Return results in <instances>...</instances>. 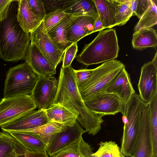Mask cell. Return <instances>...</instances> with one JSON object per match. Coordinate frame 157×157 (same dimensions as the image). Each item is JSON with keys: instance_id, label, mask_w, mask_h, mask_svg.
Returning a JSON list of instances; mask_svg holds the SVG:
<instances>
[{"instance_id": "6da1fadb", "label": "cell", "mask_w": 157, "mask_h": 157, "mask_svg": "<svg viewBox=\"0 0 157 157\" xmlns=\"http://www.w3.org/2000/svg\"><path fill=\"white\" fill-rule=\"evenodd\" d=\"M58 90L53 105H59L77 117V121L89 134L94 136L101 128L102 117L91 112L86 105L78 90L74 69L71 65L61 67Z\"/></svg>"}, {"instance_id": "7a4b0ae2", "label": "cell", "mask_w": 157, "mask_h": 157, "mask_svg": "<svg viewBox=\"0 0 157 157\" xmlns=\"http://www.w3.org/2000/svg\"><path fill=\"white\" fill-rule=\"evenodd\" d=\"M0 25V58L13 62L25 59L30 41L29 33L23 30L16 16L9 15Z\"/></svg>"}, {"instance_id": "3957f363", "label": "cell", "mask_w": 157, "mask_h": 157, "mask_svg": "<svg viewBox=\"0 0 157 157\" xmlns=\"http://www.w3.org/2000/svg\"><path fill=\"white\" fill-rule=\"evenodd\" d=\"M119 51L116 30L110 29L99 31L93 41L85 45L76 59L86 66L98 64L116 59Z\"/></svg>"}, {"instance_id": "277c9868", "label": "cell", "mask_w": 157, "mask_h": 157, "mask_svg": "<svg viewBox=\"0 0 157 157\" xmlns=\"http://www.w3.org/2000/svg\"><path fill=\"white\" fill-rule=\"evenodd\" d=\"M148 106L136 93L133 94L127 104L122 120L124 123L121 140V150L127 157H132L135 151L143 110Z\"/></svg>"}, {"instance_id": "5b68a950", "label": "cell", "mask_w": 157, "mask_h": 157, "mask_svg": "<svg viewBox=\"0 0 157 157\" xmlns=\"http://www.w3.org/2000/svg\"><path fill=\"white\" fill-rule=\"evenodd\" d=\"M124 66L121 61L114 59L105 62L93 69L90 78L78 86L83 100H86L99 93L105 92L112 80Z\"/></svg>"}, {"instance_id": "8992f818", "label": "cell", "mask_w": 157, "mask_h": 157, "mask_svg": "<svg viewBox=\"0 0 157 157\" xmlns=\"http://www.w3.org/2000/svg\"><path fill=\"white\" fill-rule=\"evenodd\" d=\"M38 78L26 62L10 68L5 82L3 98L30 95Z\"/></svg>"}, {"instance_id": "52a82bcc", "label": "cell", "mask_w": 157, "mask_h": 157, "mask_svg": "<svg viewBox=\"0 0 157 157\" xmlns=\"http://www.w3.org/2000/svg\"><path fill=\"white\" fill-rule=\"evenodd\" d=\"M36 108L30 95L3 98L0 101V127Z\"/></svg>"}, {"instance_id": "ba28073f", "label": "cell", "mask_w": 157, "mask_h": 157, "mask_svg": "<svg viewBox=\"0 0 157 157\" xmlns=\"http://www.w3.org/2000/svg\"><path fill=\"white\" fill-rule=\"evenodd\" d=\"M59 81L54 76H39L30 95L37 108L45 109L53 104L58 90Z\"/></svg>"}, {"instance_id": "9c48e42d", "label": "cell", "mask_w": 157, "mask_h": 157, "mask_svg": "<svg viewBox=\"0 0 157 157\" xmlns=\"http://www.w3.org/2000/svg\"><path fill=\"white\" fill-rule=\"evenodd\" d=\"M157 57L156 52L153 60L142 66L138 84L140 98L147 104L157 94Z\"/></svg>"}, {"instance_id": "30bf717a", "label": "cell", "mask_w": 157, "mask_h": 157, "mask_svg": "<svg viewBox=\"0 0 157 157\" xmlns=\"http://www.w3.org/2000/svg\"><path fill=\"white\" fill-rule=\"evenodd\" d=\"M29 33L31 43L37 46L52 66L56 69L62 61L64 52L59 49L52 41L47 33L44 31L43 22Z\"/></svg>"}, {"instance_id": "8fae6325", "label": "cell", "mask_w": 157, "mask_h": 157, "mask_svg": "<svg viewBox=\"0 0 157 157\" xmlns=\"http://www.w3.org/2000/svg\"><path fill=\"white\" fill-rule=\"evenodd\" d=\"M84 102L92 113L102 117L120 112L121 104L115 94L105 92L99 93Z\"/></svg>"}, {"instance_id": "7c38bea8", "label": "cell", "mask_w": 157, "mask_h": 157, "mask_svg": "<svg viewBox=\"0 0 157 157\" xmlns=\"http://www.w3.org/2000/svg\"><path fill=\"white\" fill-rule=\"evenodd\" d=\"M105 92L113 94L117 97L120 102V112L123 115L128 102L131 96L136 93L125 66L112 80Z\"/></svg>"}, {"instance_id": "4fadbf2b", "label": "cell", "mask_w": 157, "mask_h": 157, "mask_svg": "<svg viewBox=\"0 0 157 157\" xmlns=\"http://www.w3.org/2000/svg\"><path fill=\"white\" fill-rule=\"evenodd\" d=\"M49 122L44 109H39L26 113L1 127L2 131H21L33 129Z\"/></svg>"}, {"instance_id": "5bb4252c", "label": "cell", "mask_w": 157, "mask_h": 157, "mask_svg": "<svg viewBox=\"0 0 157 157\" xmlns=\"http://www.w3.org/2000/svg\"><path fill=\"white\" fill-rule=\"evenodd\" d=\"M152 151L148 106L142 112L135 151L132 157H152Z\"/></svg>"}, {"instance_id": "9a60e30c", "label": "cell", "mask_w": 157, "mask_h": 157, "mask_svg": "<svg viewBox=\"0 0 157 157\" xmlns=\"http://www.w3.org/2000/svg\"><path fill=\"white\" fill-rule=\"evenodd\" d=\"M25 62L39 76H53L56 73V69L34 44H30L25 56Z\"/></svg>"}, {"instance_id": "2e32d148", "label": "cell", "mask_w": 157, "mask_h": 157, "mask_svg": "<svg viewBox=\"0 0 157 157\" xmlns=\"http://www.w3.org/2000/svg\"><path fill=\"white\" fill-rule=\"evenodd\" d=\"M86 132L77 121L73 126L67 127L66 130L57 134L47 150L48 155L52 157L79 139Z\"/></svg>"}, {"instance_id": "e0dca14e", "label": "cell", "mask_w": 157, "mask_h": 157, "mask_svg": "<svg viewBox=\"0 0 157 157\" xmlns=\"http://www.w3.org/2000/svg\"><path fill=\"white\" fill-rule=\"evenodd\" d=\"M95 20L88 16L76 17L68 27L66 39L73 44L93 33Z\"/></svg>"}, {"instance_id": "ac0fdd59", "label": "cell", "mask_w": 157, "mask_h": 157, "mask_svg": "<svg viewBox=\"0 0 157 157\" xmlns=\"http://www.w3.org/2000/svg\"><path fill=\"white\" fill-rule=\"evenodd\" d=\"M62 9L67 14L75 17L88 16L95 20L99 17L94 0H65Z\"/></svg>"}, {"instance_id": "d6986e66", "label": "cell", "mask_w": 157, "mask_h": 157, "mask_svg": "<svg viewBox=\"0 0 157 157\" xmlns=\"http://www.w3.org/2000/svg\"><path fill=\"white\" fill-rule=\"evenodd\" d=\"M17 1L18 3L16 15L17 21L23 30L29 33L38 26L43 21L33 13L27 0Z\"/></svg>"}, {"instance_id": "ffe728a7", "label": "cell", "mask_w": 157, "mask_h": 157, "mask_svg": "<svg viewBox=\"0 0 157 157\" xmlns=\"http://www.w3.org/2000/svg\"><path fill=\"white\" fill-rule=\"evenodd\" d=\"M25 152L36 153L47 151L48 147L36 135L22 131L8 132Z\"/></svg>"}, {"instance_id": "44dd1931", "label": "cell", "mask_w": 157, "mask_h": 157, "mask_svg": "<svg viewBox=\"0 0 157 157\" xmlns=\"http://www.w3.org/2000/svg\"><path fill=\"white\" fill-rule=\"evenodd\" d=\"M76 17L67 14L58 24L47 33L54 44L60 50L64 52L72 43L66 39L67 29Z\"/></svg>"}, {"instance_id": "7402d4cb", "label": "cell", "mask_w": 157, "mask_h": 157, "mask_svg": "<svg viewBox=\"0 0 157 157\" xmlns=\"http://www.w3.org/2000/svg\"><path fill=\"white\" fill-rule=\"evenodd\" d=\"M104 29L116 25V0H94Z\"/></svg>"}, {"instance_id": "603a6c76", "label": "cell", "mask_w": 157, "mask_h": 157, "mask_svg": "<svg viewBox=\"0 0 157 157\" xmlns=\"http://www.w3.org/2000/svg\"><path fill=\"white\" fill-rule=\"evenodd\" d=\"M67 127L64 125L58 123L49 122L36 128L21 131L36 135L45 143L48 148L57 134L66 130Z\"/></svg>"}, {"instance_id": "cb8c5ba5", "label": "cell", "mask_w": 157, "mask_h": 157, "mask_svg": "<svg viewBox=\"0 0 157 157\" xmlns=\"http://www.w3.org/2000/svg\"><path fill=\"white\" fill-rule=\"evenodd\" d=\"M133 48L142 50L157 46L156 30L153 28L140 29L134 32L132 41Z\"/></svg>"}, {"instance_id": "d4e9b609", "label": "cell", "mask_w": 157, "mask_h": 157, "mask_svg": "<svg viewBox=\"0 0 157 157\" xmlns=\"http://www.w3.org/2000/svg\"><path fill=\"white\" fill-rule=\"evenodd\" d=\"M44 110L49 122H57L71 127L77 121V117L74 114L59 105H53Z\"/></svg>"}, {"instance_id": "484cf974", "label": "cell", "mask_w": 157, "mask_h": 157, "mask_svg": "<svg viewBox=\"0 0 157 157\" xmlns=\"http://www.w3.org/2000/svg\"><path fill=\"white\" fill-rule=\"evenodd\" d=\"M93 148L82 137L52 157H92Z\"/></svg>"}, {"instance_id": "4316f807", "label": "cell", "mask_w": 157, "mask_h": 157, "mask_svg": "<svg viewBox=\"0 0 157 157\" xmlns=\"http://www.w3.org/2000/svg\"><path fill=\"white\" fill-rule=\"evenodd\" d=\"M25 152L9 132H0V157H6L14 152Z\"/></svg>"}, {"instance_id": "83f0119b", "label": "cell", "mask_w": 157, "mask_h": 157, "mask_svg": "<svg viewBox=\"0 0 157 157\" xmlns=\"http://www.w3.org/2000/svg\"><path fill=\"white\" fill-rule=\"evenodd\" d=\"M157 0H151V4L135 26L134 32L143 28H151L157 24Z\"/></svg>"}, {"instance_id": "f1b7e54d", "label": "cell", "mask_w": 157, "mask_h": 157, "mask_svg": "<svg viewBox=\"0 0 157 157\" xmlns=\"http://www.w3.org/2000/svg\"><path fill=\"white\" fill-rule=\"evenodd\" d=\"M153 154H157V94L148 104Z\"/></svg>"}, {"instance_id": "f546056e", "label": "cell", "mask_w": 157, "mask_h": 157, "mask_svg": "<svg viewBox=\"0 0 157 157\" xmlns=\"http://www.w3.org/2000/svg\"><path fill=\"white\" fill-rule=\"evenodd\" d=\"M92 157H126L120 147L112 141H101L97 151L92 154Z\"/></svg>"}, {"instance_id": "4dcf8cb0", "label": "cell", "mask_w": 157, "mask_h": 157, "mask_svg": "<svg viewBox=\"0 0 157 157\" xmlns=\"http://www.w3.org/2000/svg\"><path fill=\"white\" fill-rule=\"evenodd\" d=\"M132 0H116V25H124L132 16L133 13L131 9Z\"/></svg>"}, {"instance_id": "1f68e13d", "label": "cell", "mask_w": 157, "mask_h": 157, "mask_svg": "<svg viewBox=\"0 0 157 157\" xmlns=\"http://www.w3.org/2000/svg\"><path fill=\"white\" fill-rule=\"evenodd\" d=\"M67 15L61 9H57L46 14L42 21L44 31L47 33L59 23Z\"/></svg>"}, {"instance_id": "d6a6232c", "label": "cell", "mask_w": 157, "mask_h": 157, "mask_svg": "<svg viewBox=\"0 0 157 157\" xmlns=\"http://www.w3.org/2000/svg\"><path fill=\"white\" fill-rule=\"evenodd\" d=\"M151 0H132L131 9L132 16H136L139 19L150 6Z\"/></svg>"}, {"instance_id": "836d02e7", "label": "cell", "mask_w": 157, "mask_h": 157, "mask_svg": "<svg viewBox=\"0 0 157 157\" xmlns=\"http://www.w3.org/2000/svg\"><path fill=\"white\" fill-rule=\"evenodd\" d=\"M78 51L77 42L72 44L65 50L63 56L62 67L66 68L71 66Z\"/></svg>"}, {"instance_id": "e575fe53", "label": "cell", "mask_w": 157, "mask_h": 157, "mask_svg": "<svg viewBox=\"0 0 157 157\" xmlns=\"http://www.w3.org/2000/svg\"><path fill=\"white\" fill-rule=\"evenodd\" d=\"M33 13L43 21L46 14L44 3L42 0H27Z\"/></svg>"}, {"instance_id": "d590c367", "label": "cell", "mask_w": 157, "mask_h": 157, "mask_svg": "<svg viewBox=\"0 0 157 157\" xmlns=\"http://www.w3.org/2000/svg\"><path fill=\"white\" fill-rule=\"evenodd\" d=\"M93 69H83L79 70L74 69L76 81L77 86L88 80L90 77Z\"/></svg>"}, {"instance_id": "8d00e7d4", "label": "cell", "mask_w": 157, "mask_h": 157, "mask_svg": "<svg viewBox=\"0 0 157 157\" xmlns=\"http://www.w3.org/2000/svg\"><path fill=\"white\" fill-rule=\"evenodd\" d=\"M14 0H0V22L7 19L9 15L10 5Z\"/></svg>"}, {"instance_id": "74e56055", "label": "cell", "mask_w": 157, "mask_h": 157, "mask_svg": "<svg viewBox=\"0 0 157 157\" xmlns=\"http://www.w3.org/2000/svg\"><path fill=\"white\" fill-rule=\"evenodd\" d=\"M43 1L44 4L45 11L46 10H51V12L57 9H62L65 0H44Z\"/></svg>"}, {"instance_id": "f35d334b", "label": "cell", "mask_w": 157, "mask_h": 157, "mask_svg": "<svg viewBox=\"0 0 157 157\" xmlns=\"http://www.w3.org/2000/svg\"><path fill=\"white\" fill-rule=\"evenodd\" d=\"M25 157H48L47 151L36 153H29L25 152Z\"/></svg>"}, {"instance_id": "ab89813d", "label": "cell", "mask_w": 157, "mask_h": 157, "mask_svg": "<svg viewBox=\"0 0 157 157\" xmlns=\"http://www.w3.org/2000/svg\"><path fill=\"white\" fill-rule=\"evenodd\" d=\"M104 29V28L99 17L95 20L94 24L93 33L100 31Z\"/></svg>"}, {"instance_id": "60d3db41", "label": "cell", "mask_w": 157, "mask_h": 157, "mask_svg": "<svg viewBox=\"0 0 157 157\" xmlns=\"http://www.w3.org/2000/svg\"><path fill=\"white\" fill-rule=\"evenodd\" d=\"M24 153H20L17 152H14L10 155L6 157H16L19 154Z\"/></svg>"}, {"instance_id": "b9f144b4", "label": "cell", "mask_w": 157, "mask_h": 157, "mask_svg": "<svg viewBox=\"0 0 157 157\" xmlns=\"http://www.w3.org/2000/svg\"><path fill=\"white\" fill-rule=\"evenodd\" d=\"M16 157H25V153L19 154L17 155Z\"/></svg>"}, {"instance_id": "7bdbcfd3", "label": "cell", "mask_w": 157, "mask_h": 157, "mask_svg": "<svg viewBox=\"0 0 157 157\" xmlns=\"http://www.w3.org/2000/svg\"><path fill=\"white\" fill-rule=\"evenodd\" d=\"M2 100V99L0 97V101H1V100Z\"/></svg>"}]
</instances>
